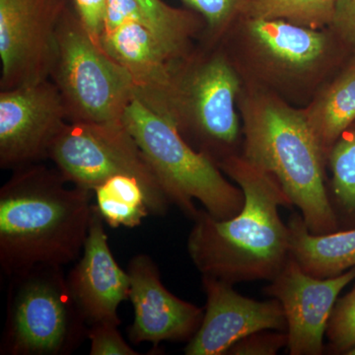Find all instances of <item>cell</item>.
Masks as SVG:
<instances>
[{
  "instance_id": "1",
  "label": "cell",
  "mask_w": 355,
  "mask_h": 355,
  "mask_svg": "<svg viewBox=\"0 0 355 355\" xmlns=\"http://www.w3.org/2000/svg\"><path fill=\"white\" fill-rule=\"evenodd\" d=\"M244 193L243 209L229 219L198 210L188 238L189 254L202 277L229 282H270L289 259L288 227L279 207H293L279 182L241 154L219 163Z\"/></svg>"
},
{
  "instance_id": "2",
  "label": "cell",
  "mask_w": 355,
  "mask_h": 355,
  "mask_svg": "<svg viewBox=\"0 0 355 355\" xmlns=\"http://www.w3.org/2000/svg\"><path fill=\"white\" fill-rule=\"evenodd\" d=\"M69 182L57 168L14 170L0 190V266L8 277L39 265L76 261L87 238L92 191Z\"/></svg>"
},
{
  "instance_id": "3",
  "label": "cell",
  "mask_w": 355,
  "mask_h": 355,
  "mask_svg": "<svg viewBox=\"0 0 355 355\" xmlns=\"http://www.w3.org/2000/svg\"><path fill=\"white\" fill-rule=\"evenodd\" d=\"M237 106L243 157L279 182L310 232L338 231L327 189V157L302 108L248 83H243Z\"/></svg>"
},
{
  "instance_id": "4",
  "label": "cell",
  "mask_w": 355,
  "mask_h": 355,
  "mask_svg": "<svg viewBox=\"0 0 355 355\" xmlns=\"http://www.w3.org/2000/svg\"><path fill=\"white\" fill-rule=\"evenodd\" d=\"M220 46L241 76L303 108L354 58L330 27L309 29L284 20L243 17Z\"/></svg>"
},
{
  "instance_id": "5",
  "label": "cell",
  "mask_w": 355,
  "mask_h": 355,
  "mask_svg": "<svg viewBox=\"0 0 355 355\" xmlns=\"http://www.w3.org/2000/svg\"><path fill=\"white\" fill-rule=\"evenodd\" d=\"M167 120L198 153L217 165L241 154L242 121L238 96L243 80L220 44L198 42L173 60Z\"/></svg>"
},
{
  "instance_id": "6",
  "label": "cell",
  "mask_w": 355,
  "mask_h": 355,
  "mask_svg": "<svg viewBox=\"0 0 355 355\" xmlns=\"http://www.w3.org/2000/svg\"><path fill=\"white\" fill-rule=\"evenodd\" d=\"M123 125L144 154L170 202L189 218L198 209L196 200L217 219L237 216L244 205V193L214 161L198 153L177 128L135 98L125 109Z\"/></svg>"
},
{
  "instance_id": "7",
  "label": "cell",
  "mask_w": 355,
  "mask_h": 355,
  "mask_svg": "<svg viewBox=\"0 0 355 355\" xmlns=\"http://www.w3.org/2000/svg\"><path fill=\"white\" fill-rule=\"evenodd\" d=\"M1 354L67 355L87 338L89 326L62 266L39 265L11 275Z\"/></svg>"
},
{
  "instance_id": "8",
  "label": "cell",
  "mask_w": 355,
  "mask_h": 355,
  "mask_svg": "<svg viewBox=\"0 0 355 355\" xmlns=\"http://www.w3.org/2000/svg\"><path fill=\"white\" fill-rule=\"evenodd\" d=\"M50 79L62 95L69 123L121 121L135 98L128 70L92 41L70 6L58 25Z\"/></svg>"
},
{
  "instance_id": "9",
  "label": "cell",
  "mask_w": 355,
  "mask_h": 355,
  "mask_svg": "<svg viewBox=\"0 0 355 355\" xmlns=\"http://www.w3.org/2000/svg\"><path fill=\"white\" fill-rule=\"evenodd\" d=\"M49 158L69 183L94 191L118 175L144 184L150 214H167L169 198L139 144L123 125L116 123H65L51 147Z\"/></svg>"
},
{
  "instance_id": "10",
  "label": "cell",
  "mask_w": 355,
  "mask_h": 355,
  "mask_svg": "<svg viewBox=\"0 0 355 355\" xmlns=\"http://www.w3.org/2000/svg\"><path fill=\"white\" fill-rule=\"evenodd\" d=\"M69 0H0V89L50 79Z\"/></svg>"
},
{
  "instance_id": "11",
  "label": "cell",
  "mask_w": 355,
  "mask_h": 355,
  "mask_svg": "<svg viewBox=\"0 0 355 355\" xmlns=\"http://www.w3.org/2000/svg\"><path fill=\"white\" fill-rule=\"evenodd\" d=\"M67 123L64 100L48 79L0 91V167L16 170L49 158Z\"/></svg>"
},
{
  "instance_id": "12",
  "label": "cell",
  "mask_w": 355,
  "mask_h": 355,
  "mask_svg": "<svg viewBox=\"0 0 355 355\" xmlns=\"http://www.w3.org/2000/svg\"><path fill=\"white\" fill-rule=\"evenodd\" d=\"M354 279L355 268L331 279L311 277L289 257L265 287L266 295L277 299L286 315L289 354H323L324 338L336 300Z\"/></svg>"
},
{
  "instance_id": "13",
  "label": "cell",
  "mask_w": 355,
  "mask_h": 355,
  "mask_svg": "<svg viewBox=\"0 0 355 355\" xmlns=\"http://www.w3.org/2000/svg\"><path fill=\"white\" fill-rule=\"evenodd\" d=\"M234 284L202 277L207 307L202 324L184 347L187 355H222L256 331H286L284 309L277 299L257 301L238 293Z\"/></svg>"
},
{
  "instance_id": "14",
  "label": "cell",
  "mask_w": 355,
  "mask_h": 355,
  "mask_svg": "<svg viewBox=\"0 0 355 355\" xmlns=\"http://www.w3.org/2000/svg\"><path fill=\"white\" fill-rule=\"evenodd\" d=\"M130 299L135 321L128 328L133 343L189 342L202 324V309L178 298L162 284L150 257L139 254L130 261Z\"/></svg>"
},
{
  "instance_id": "15",
  "label": "cell",
  "mask_w": 355,
  "mask_h": 355,
  "mask_svg": "<svg viewBox=\"0 0 355 355\" xmlns=\"http://www.w3.org/2000/svg\"><path fill=\"white\" fill-rule=\"evenodd\" d=\"M101 46L132 76L135 98L167 119L172 58L141 10L119 22L105 23Z\"/></svg>"
},
{
  "instance_id": "16",
  "label": "cell",
  "mask_w": 355,
  "mask_h": 355,
  "mask_svg": "<svg viewBox=\"0 0 355 355\" xmlns=\"http://www.w3.org/2000/svg\"><path fill=\"white\" fill-rule=\"evenodd\" d=\"M104 222L93 203L83 256L67 277L72 296L89 327L98 323L119 326V306L130 298V275L114 260Z\"/></svg>"
},
{
  "instance_id": "17",
  "label": "cell",
  "mask_w": 355,
  "mask_h": 355,
  "mask_svg": "<svg viewBox=\"0 0 355 355\" xmlns=\"http://www.w3.org/2000/svg\"><path fill=\"white\" fill-rule=\"evenodd\" d=\"M287 227L289 256L311 277L331 279L355 268V228L314 234L300 212L292 214Z\"/></svg>"
},
{
  "instance_id": "18",
  "label": "cell",
  "mask_w": 355,
  "mask_h": 355,
  "mask_svg": "<svg viewBox=\"0 0 355 355\" xmlns=\"http://www.w3.org/2000/svg\"><path fill=\"white\" fill-rule=\"evenodd\" d=\"M302 110L328 157L336 140L355 121V60L340 69Z\"/></svg>"
},
{
  "instance_id": "19",
  "label": "cell",
  "mask_w": 355,
  "mask_h": 355,
  "mask_svg": "<svg viewBox=\"0 0 355 355\" xmlns=\"http://www.w3.org/2000/svg\"><path fill=\"white\" fill-rule=\"evenodd\" d=\"M156 38L173 60L187 55L205 29L202 16L191 9L176 8L163 0H135Z\"/></svg>"
},
{
  "instance_id": "20",
  "label": "cell",
  "mask_w": 355,
  "mask_h": 355,
  "mask_svg": "<svg viewBox=\"0 0 355 355\" xmlns=\"http://www.w3.org/2000/svg\"><path fill=\"white\" fill-rule=\"evenodd\" d=\"M327 169L331 173L327 182L329 200L338 230L355 228V121L331 147Z\"/></svg>"
},
{
  "instance_id": "21",
  "label": "cell",
  "mask_w": 355,
  "mask_h": 355,
  "mask_svg": "<svg viewBox=\"0 0 355 355\" xmlns=\"http://www.w3.org/2000/svg\"><path fill=\"white\" fill-rule=\"evenodd\" d=\"M94 193L96 205L110 227H137L150 214L144 184L135 177H112Z\"/></svg>"
},
{
  "instance_id": "22",
  "label": "cell",
  "mask_w": 355,
  "mask_h": 355,
  "mask_svg": "<svg viewBox=\"0 0 355 355\" xmlns=\"http://www.w3.org/2000/svg\"><path fill=\"white\" fill-rule=\"evenodd\" d=\"M338 0H254L244 17L284 20L309 29L330 27Z\"/></svg>"
},
{
  "instance_id": "23",
  "label": "cell",
  "mask_w": 355,
  "mask_h": 355,
  "mask_svg": "<svg viewBox=\"0 0 355 355\" xmlns=\"http://www.w3.org/2000/svg\"><path fill=\"white\" fill-rule=\"evenodd\" d=\"M184 6L202 16L205 29L200 43L217 46L237 21L246 15L254 0H182Z\"/></svg>"
},
{
  "instance_id": "24",
  "label": "cell",
  "mask_w": 355,
  "mask_h": 355,
  "mask_svg": "<svg viewBox=\"0 0 355 355\" xmlns=\"http://www.w3.org/2000/svg\"><path fill=\"white\" fill-rule=\"evenodd\" d=\"M326 336L331 354L347 355L355 347V286L347 295L336 300Z\"/></svg>"
},
{
  "instance_id": "25",
  "label": "cell",
  "mask_w": 355,
  "mask_h": 355,
  "mask_svg": "<svg viewBox=\"0 0 355 355\" xmlns=\"http://www.w3.org/2000/svg\"><path fill=\"white\" fill-rule=\"evenodd\" d=\"M116 324L98 323L89 327L87 338L90 340L91 355H137L128 345Z\"/></svg>"
},
{
  "instance_id": "26",
  "label": "cell",
  "mask_w": 355,
  "mask_h": 355,
  "mask_svg": "<svg viewBox=\"0 0 355 355\" xmlns=\"http://www.w3.org/2000/svg\"><path fill=\"white\" fill-rule=\"evenodd\" d=\"M286 331L265 330L245 336L228 350L230 355H275L286 347Z\"/></svg>"
},
{
  "instance_id": "27",
  "label": "cell",
  "mask_w": 355,
  "mask_h": 355,
  "mask_svg": "<svg viewBox=\"0 0 355 355\" xmlns=\"http://www.w3.org/2000/svg\"><path fill=\"white\" fill-rule=\"evenodd\" d=\"M72 3L77 17L85 31L97 46H101L102 33L106 19L107 0H72Z\"/></svg>"
},
{
  "instance_id": "28",
  "label": "cell",
  "mask_w": 355,
  "mask_h": 355,
  "mask_svg": "<svg viewBox=\"0 0 355 355\" xmlns=\"http://www.w3.org/2000/svg\"><path fill=\"white\" fill-rule=\"evenodd\" d=\"M355 60V0H338L330 26Z\"/></svg>"
},
{
  "instance_id": "29",
  "label": "cell",
  "mask_w": 355,
  "mask_h": 355,
  "mask_svg": "<svg viewBox=\"0 0 355 355\" xmlns=\"http://www.w3.org/2000/svg\"><path fill=\"white\" fill-rule=\"evenodd\" d=\"M347 355H355V347H354V349H352V350H350V352H349V354H347Z\"/></svg>"
}]
</instances>
